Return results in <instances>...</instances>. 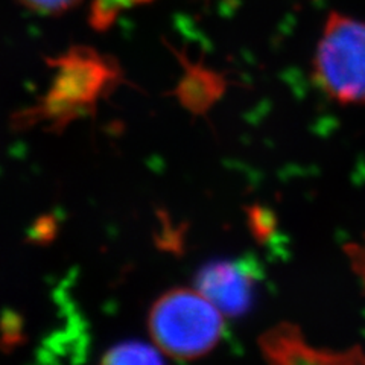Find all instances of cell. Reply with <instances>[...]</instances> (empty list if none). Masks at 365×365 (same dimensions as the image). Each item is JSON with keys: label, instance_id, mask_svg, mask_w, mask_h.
I'll list each match as a JSON object with an SVG mask.
<instances>
[{"label": "cell", "instance_id": "cell-1", "mask_svg": "<svg viewBox=\"0 0 365 365\" xmlns=\"http://www.w3.org/2000/svg\"><path fill=\"white\" fill-rule=\"evenodd\" d=\"M49 64L53 68L51 84L36 104L17 113L20 128L46 125L51 131H63L93 113L120 76L116 63L88 48H73Z\"/></svg>", "mask_w": 365, "mask_h": 365}, {"label": "cell", "instance_id": "cell-2", "mask_svg": "<svg viewBox=\"0 0 365 365\" xmlns=\"http://www.w3.org/2000/svg\"><path fill=\"white\" fill-rule=\"evenodd\" d=\"M148 327L160 351L189 361L207 355L218 346L224 315L197 288H175L155 300Z\"/></svg>", "mask_w": 365, "mask_h": 365}, {"label": "cell", "instance_id": "cell-3", "mask_svg": "<svg viewBox=\"0 0 365 365\" xmlns=\"http://www.w3.org/2000/svg\"><path fill=\"white\" fill-rule=\"evenodd\" d=\"M317 87L342 106L365 104V23L332 13L317 44Z\"/></svg>", "mask_w": 365, "mask_h": 365}, {"label": "cell", "instance_id": "cell-4", "mask_svg": "<svg viewBox=\"0 0 365 365\" xmlns=\"http://www.w3.org/2000/svg\"><path fill=\"white\" fill-rule=\"evenodd\" d=\"M195 287L224 317L242 315L253 299V277L236 262H215L202 268Z\"/></svg>", "mask_w": 365, "mask_h": 365}, {"label": "cell", "instance_id": "cell-5", "mask_svg": "<svg viewBox=\"0 0 365 365\" xmlns=\"http://www.w3.org/2000/svg\"><path fill=\"white\" fill-rule=\"evenodd\" d=\"M181 64L182 73L174 95L192 114H205L222 98L227 87L225 79L202 63L182 60Z\"/></svg>", "mask_w": 365, "mask_h": 365}, {"label": "cell", "instance_id": "cell-6", "mask_svg": "<svg viewBox=\"0 0 365 365\" xmlns=\"http://www.w3.org/2000/svg\"><path fill=\"white\" fill-rule=\"evenodd\" d=\"M259 344L267 359L271 362L287 364L300 361H326L324 358H319V355H324V353H318V350L309 349V346L303 341L302 334L292 326H279L268 330L260 338Z\"/></svg>", "mask_w": 365, "mask_h": 365}, {"label": "cell", "instance_id": "cell-7", "mask_svg": "<svg viewBox=\"0 0 365 365\" xmlns=\"http://www.w3.org/2000/svg\"><path fill=\"white\" fill-rule=\"evenodd\" d=\"M151 2L154 0H91L90 25L98 31H106L120 14Z\"/></svg>", "mask_w": 365, "mask_h": 365}, {"label": "cell", "instance_id": "cell-8", "mask_svg": "<svg viewBox=\"0 0 365 365\" xmlns=\"http://www.w3.org/2000/svg\"><path fill=\"white\" fill-rule=\"evenodd\" d=\"M158 349L143 344V342H120V344L111 347L102 362L106 364H157L162 362Z\"/></svg>", "mask_w": 365, "mask_h": 365}, {"label": "cell", "instance_id": "cell-9", "mask_svg": "<svg viewBox=\"0 0 365 365\" xmlns=\"http://www.w3.org/2000/svg\"><path fill=\"white\" fill-rule=\"evenodd\" d=\"M19 2L29 11H34V13L55 16L75 8L81 4V0H19Z\"/></svg>", "mask_w": 365, "mask_h": 365}]
</instances>
